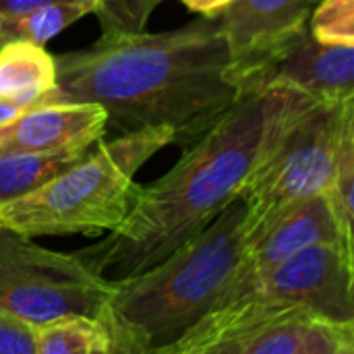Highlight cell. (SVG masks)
I'll list each match as a JSON object with an SVG mask.
<instances>
[{
    "instance_id": "1",
    "label": "cell",
    "mask_w": 354,
    "mask_h": 354,
    "mask_svg": "<svg viewBox=\"0 0 354 354\" xmlns=\"http://www.w3.org/2000/svg\"><path fill=\"white\" fill-rule=\"evenodd\" d=\"M56 87L44 104H97L122 133L170 127L187 147L241 97L218 15L164 33L102 35L54 56Z\"/></svg>"
},
{
    "instance_id": "12",
    "label": "cell",
    "mask_w": 354,
    "mask_h": 354,
    "mask_svg": "<svg viewBox=\"0 0 354 354\" xmlns=\"http://www.w3.org/2000/svg\"><path fill=\"white\" fill-rule=\"evenodd\" d=\"M263 87H290L317 102L354 100V46L324 44L307 31L272 64Z\"/></svg>"
},
{
    "instance_id": "7",
    "label": "cell",
    "mask_w": 354,
    "mask_h": 354,
    "mask_svg": "<svg viewBox=\"0 0 354 354\" xmlns=\"http://www.w3.org/2000/svg\"><path fill=\"white\" fill-rule=\"evenodd\" d=\"M319 324L290 305L243 297L203 315L174 346V354H299Z\"/></svg>"
},
{
    "instance_id": "13",
    "label": "cell",
    "mask_w": 354,
    "mask_h": 354,
    "mask_svg": "<svg viewBox=\"0 0 354 354\" xmlns=\"http://www.w3.org/2000/svg\"><path fill=\"white\" fill-rule=\"evenodd\" d=\"M56 87V64L44 46L10 41L0 46V104L27 110L41 106Z\"/></svg>"
},
{
    "instance_id": "2",
    "label": "cell",
    "mask_w": 354,
    "mask_h": 354,
    "mask_svg": "<svg viewBox=\"0 0 354 354\" xmlns=\"http://www.w3.org/2000/svg\"><path fill=\"white\" fill-rule=\"evenodd\" d=\"M311 97L290 87L243 93L147 187L137 185L124 220L77 251L108 282L137 276L199 234L228 207L282 124Z\"/></svg>"
},
{
    "instance_id": "15",
    "label": "cell",
    "mask_w": 354,
    "mask_h": 354,
    "mask_svg": "<svg viewBox=\"0 0 354 354\" xmlns=\"http://www.w3.org/2000/svg\"><path fill=\"white\" fill-rule=\"evenodd\" d=\"M37 354H114L104 317H68L33 326Z\"/></svg>"
},
{
    "instance_id": "24",
    "label": "cell",
    "mask_w": 354,
    "mask_h": 354,
    "mask_svg": "<svg viewBox=\"0 0 354 354\" xmlns=\"http://www.w3.org/2000/svg\"><path fill=\"white\" fill-rule=\"evenodd\" d=\"M230 2H234V0H183V4L187 8H191L193 12H199V15H216Z\"/></svg>"
},
{
    "instance_id": "20",
    "label": "cell",
    "mask_w": 354,
    "mask_h": 354,
    "mask_svg": "<svg viewBox=\"0 0 354 354\" xmlns=\"http://www.w3.org/2000/svg\"><path fill=\"white\" fill-rule=\"evenodd\" d=\"M0 354H37L33 326L0 311Z\"/></svg>"
},
{
    "instance_id": "26",
    "label": "cell",
    "mask_w": 354,
    "mask_h": 354,
    "mask_svg": "<svg viewBox=\"0 0 354 354\" xmlns=\"http://www.w3.org/2000/svg\"><path fill=\"white\" fill-rule=\"evenodd\" d=\"M21 112H23V110H19V108H15V106L0 104V124H4V122H8V120L17 118Z\"/></svg>"
},
{
    "instance_id": "19",
    "label": "cell",
    "mask_w": 354,
    "mask_h": 354,
    "mask_svg": "<svg viewBox=\"0 0 354 354\" xmlns=\"http://www.w3.org/2000/svg\"><path fill=\"white\" fill-rule=\"evenodd\" d=\"M309 31L324 44L354 46V0H319L309 17Z\"/></svg>"
},
{
    "instance_id": "18",
    "label": "cell",
    "mask_w": 354,
    "mask_h": 354,
    "mask_svg": "<svg viewBox=\"0 0 354 354\" xmlns=\"http://www.w3.org/2000/svg\"><path fill=\"white\" fill-rule=\"evenodd\" d=\"M164 0H97L95 15L102 25V35L143 33L151 12Z\"/></svg>"
},
{
    "instance_id": "14",
    "label": "cell",
    "mask_w": 354,
    "mask_h": 354,
    "mask_svg": "<svg viewBox=\"0 0 354 354\" xmlns=\"http://www.w3.org/2000/svg\"><path fill=\"white\" fill-rule=\"evenodd\" d=\"M89 149H66L56 153H4L0 156V203L23 197L79 160Z\"/></svg>"
},
{
    "instance_id": "6",
    "label": "cell",
    "mask_w": 354,
    "mask_h": 354,
    "mask_svg": "<svg viewBox=\"0 0 354 354\" xmlns=\"http://www.w3.org/2000/svg\"><path fill=\"white\" fill-rule=\"evenodd\" d=\"M110 282L79 253L41 247L0 228V311L31 326L68 317H104Z\"/></svg>"
},
{
    "instance_id": "9",
    "label": "cell",
    "mask_w": 354,
    "mask_h": 354,
    "mask_svg": "<svg viewBox=\"0 0 354 354\" xmlns=\"http://www.w3.org/2000/svg\"><path fill=\"white\" fill-rule=\"evenodd\" d=\"M245 297L297 307L336 328L354 326V249L342 241L301 249Z\"/></svg>"
},
{
    "instance_id": "4",
    "label": "cell",
    "mask_w": 354,
    "mask_h": 354,
    "mask_svg": "<svg viewBox=\"0 0 354 354\" xmlns=\"http://www.w3.org/2000/svg\"><path fill=\"white\" fill-rule=\"evenodd\" d=\"M176 143L170 127H149L104 143L39 189L0 203V228L17 234L62 236L112 232L137 189L135 172L162 147Z\"/></svg>"
},
{
    "instance_id": "16",
    "label": "cell",
    "mask_w": 354,
    "mask_h": 354,
    "mask_svg": "<svg viewBox=\"0 0 354 354\" xmlns=\"http://www.w3.org/2000/svg\"><path fill=\"white\" fill-rule=\"evenodd\" d=\"M95 10L93 0L79 2H54L25 12L17 19L0 21V46L10 41H27L44 46L48 39L56 37L68 25L77 23L85 15Z\"/></svg>"
},
{
    "instance_id": "10",
    "label": "cell",
    "mask_w": 354,
    "mask_h": 354,
    "mask_svg": "<svg viewBox=\"0 0 354 354\" xmlns=\"http://www.w3.org/2000/svg\"><path fill=\"white\" fill-rule=\"evenodd\" d=\"M334 241H342V236L326 195H315L295 205L292 209L276 218L270 226H266L257 236L247 241L241 261L234 268V274L214 309L224 307L251 292L282 261H286L301 249Z\"/></svg>"
},
{
    "instance_id": "5",
    "label": "cell",
    "mask_w": 354,
    "mask_h": 354,
    "mask_svg": "<svg viewBox=\"0 0 354 354\" xmlns=\"http://www.w3.org/2000/svg\"><path fill=\"white\" fill-rule=\"evenodd\" d=\"M353 114L354 100H311L282 124L239 193L247 241L295 205L326 195L342 129Z\"/></svg>"
},
{
    "instance_id": "25",
    "label": "cell",
    "mask_w": 354,
    "mask_h": 354,
    "mask_svg": "<svg viewBox=\"0 0 354 354\" xmlns=\"http://www.w3.org/2000/svg\"><path fill=\"white\" fill-rule=\"evenodd\" d=\"M334 354H354V328H342Z\"/></svg>"
},
{
    "instance_id": "3",
    "label": "cell",
    "mask_w": 354,
    "mask_h": 354,
    "mask_svg": "<svg viewBox=\"0 0 354 354\" xmlns=\"http://www.w3.org/2000/svg\"><path fill=\"white\" fill-rule=\"evenodd\" d=\"M245 243V203L234 199L166 259L137 276L110 282L106 324L151 348L174 346L216 307Z\"/></svg>"
},
{
    "instance_id": "17",
    "label": "cell",
    "mask_w": 354,
    "mask_h": 354,
    "mask_svg": "<svg viewBox=\"0 0 354 354\" xmlns=\"http://www.w3.org/2000/svg\"><path fill=\"white\" fill-rule=\"evenodd\" d=\"M353 195H354V114L346 120L338 143L334 172L326 191L342 241L353 247ZM354 249V247H353Z\"/></svg>"
},
{
    "instance_id": "22",
    "label": "cell",
    "mask_w": 354,
    "mask_h": 354,
    "mask_svg": "<svg viewBox=\"0 0 354 354\" xmlns=\"http://www.w3.org/2000/svg\"><path fill=\"white\" fill-rule=\"evenodd\" d=\"M54 2H79V0H0V21L17 19L25 12H31L39 6L54 4ZM97 6V0H93Z\"/></svg>"
},
{
    "instance_id": "11",
    "label": "cell",
    "mask_w": 354,
    "mask_h": 354,
    "mask_svg": "<svg viewBox=\"0 0 354 354\" xmlns=\"http://www.w3.org/2000/svg\"><path fill=\"white\" fill-rule=\"evenodd\" d=\"M108 127V114L97 104L58 102L23 110L0 124V156L4 153H56L91 149Z\"/></svg>"
},
{
    "instance_id": "23",
    "label": "cell",
    "mask_w": 354,
    "mask_h": 354,
    "mask_svg": "<svg viewBox=\"0 0 354 354\" xmlns=\"http://www.w3.org/2000/svg\"><path fill=\"white\" fill-rule=\"evenodd\" d=\"M110 332H112V342H114V354H174L168 348H151V346L139 342L137 338L127 336L114 328H110Z\"/></svg>"
},
{
    "instance_id": "21",
    "label": "cell",
    "mask_w": 354,
    "mask_h": 354,
    "mask_svg": "<svg viewBox=\"0 0 354 354\" xmlns=\"http://www.w3.org/2000/svg\"><path fill=\"white\" fill-rule=\"evenodd\" d=\"M346 328H354V326H346ZM340 332H342V328H336V326H330V324L319 322L313 328V332H311L305 348L299 354H334Z\"/></svg>"
},
{
    "instance_id": "8",
    "label": "cell",
    "mask_w": 354,
    "mask_h": 354,
    "mask_svg": "<svg viewBox=\"0 0 354 354\" xmlns=\"http://www.w3.org/2000/svg\"><path fill=\"white\" fill-rule=\"evenodd\" d=\"M319 0H234L218 15L228 48V77L239 93L261 91L272 64L309 31Z\"/></svg>"
}]
</instances>
